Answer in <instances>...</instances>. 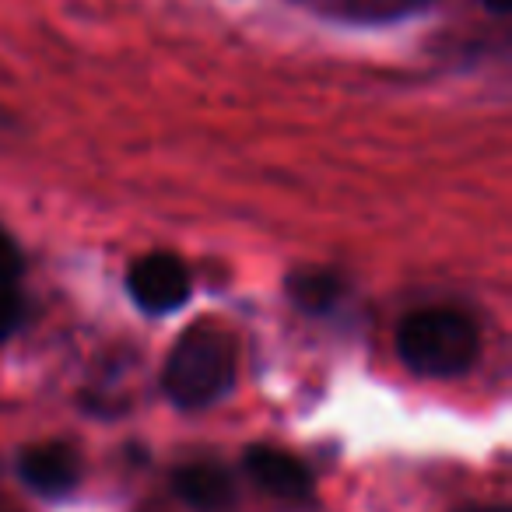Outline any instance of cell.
I'll list each match as a JSON object with an SVG mask.
<instances>
[{
    "label": "cell",
    "mask_w": 512,
    "mask_h": 512,
    "mask_svg": "<svg viewBox=\"0 0 512 512\" xmlns=\"http://www.w3.org/2000/svg\"><path fill=\"white\" fill-rule=\"evenodd\" d=\"M235 383V337L218 323H193L169 351L162 386L172 404L197 411L221 400Z\"/></svg>",
    "instance_id": "cell-1"
},
{
    "label": "cell",
    "mask_w": 512,
    "mask_h": 512,
    "mask_svg": "<svg viewBox=\"0 0 512 512\" xmlns=\"http://www.w3.org/2000/svg\"><path fill=\"white\" fill-rule=\"evenodd\" d=\"M397 351L407 369L418 376L453 379L477 362L481 334L474 320L456 309H421L400 323Z\"/></svg>",
    "instance_id": "cell-2"
},
{
    "label": "cell",
    "mask_w": 512,
    "mask_h": 512,
    "mask_svg": "<svg viewBox=\"0 0 512 512\" xmlns=\"http://www.w3.org/2000/svg\"><path fill=\"white\" fill-rule=\"evenodd\" d=\"M130 299L151 316H162L179 309L190 299V271L172 253H148L134 260L127 271Z\"/></svg>",
    "instance_id": "cell-3"
},
{
    "label": "cell",
    "mask_w": 512,
    "mask_h": 512,
    "mask_svg": "<svg viewBox=\"0 0 512 512\" xmlns=\"http://www.w3.org/2000/svg\"><path fill=\"white\" fill-rule=\"evenodd\" d=\"M18 474L46 498L71 495L81 481V456L71 442H39L18 456Z\"/></svg>",
    "instance_id": "cell-4"
},
{
    "label": "cell",
    "mask_w": 512,
    "mask_h": 512,
    "mask_svg": "<svg viewBox=\"0 0 512 512\" xmlns=\"http://www.w3.org/2000/svg\"><path fill=\"white\" fill-rule=\"evenodd\" d=\"M242 467H246V474L274 498L306 502V498L313 495V474H309V467L299 456L285 453V449H278V446H249Z\"/></svg>",
    "instance_id": "cell-5"
},
{
    "label": "cell",
    "mask_w": 512,
    "mask_h": 512,
    "mask_svg": "<svg viewBox=\"0 0 512 512\" xmlns=\"http://www.w3.org/2000/svg\"><path fill=\"white\" fill-rule=\"evenodd\" d=\"M172 491L193 512H228L235 505V481L221 463H186L172 474Z\"/></svg>",
    "instance_id": "cell-6"
},
{
    "label": "cell",
    "mask_w": 512,
    "mask_h": 512,
    "mask_svg": "<svg viewBox=\"0 0 512 512\" xmlns=\"http://www.w3.org/2000/svg\"><path fill=\"white\" fill-rule=\"evenodd\" d=\"M292 295L302 309H327L337 299V278L334 274H295L292 278Z\"/></svg>",
    "instance_id": "cell-7"
},
{
    "label": "cell",
    "mask_w": 512,
    "mask_h": 512,
    "mask_svg": "<svg viewBox=\"0 0 512 512\" xmlns=\"http://www.w3.org/2000/svg\"><path fill=\"white\" fill-rule=\"evenodd\" d=\"M22 267H25L22 249H18V242L11 239V232L0 228V288H15Z\"/></svg>",
    "instance_id": "cell-8"
},
{
    "label": "cell",
    "mask_w": 512,
    "mask_h": 512,
    "mask_svg": "<svg viewBox=\"0 0 512 512\" xmlns=\"http://www.w3.org/2000/svg\"><path fill=\"white\" fill-rule=\"evenodd\" d=\"M22 316H25L22 295H18L15 288H0V344L15 334Z\"/></svg>",
    "instance_id": "cell-9"
},
{
    "label": "cell",
    "mask_w": 512,
    "mask_h": 512,
    "mask_svg": "<svg viewBox=\"0 0 512 512\" xmlns=\"http://www.w3.org/2000/svg\"><path fill=\"white\" fill-rule=\"evenodd\" d=\"M355 4H362V11H407L414 8V4H425V0H355Z\"/></svg>",
    "instance_id": "cell-10"
},
{
    "label": "cell",
    "mask_w": 512,
    "mask_h": 512,
    "mask_svg": "<svg viewBox=\"0 0 512 512\" xmlns=\"http://www.w3.org/2000/svg\"><path fill=\"white\" fill-rule=\"evenodd\" d=\"M481 4L488 11H495V15H509L512 11V0H481Z\"/></svg>",
    "instance_id": "cell-11"
},
{
    "label": "cell",
    "mask_w": 512,
    "mask_h": 512,
    "mask_svg": "<svg viewBox=\"0 0 512 512\" xmlns=\"http://www.w3.org/2000/svg\"><path fill=\"white\" fill-rule=\"evenodd\" d=\"M460 512H512L509 505H467V509Z\"/></svg>",
    "instance_id": "cell-12"
}]
</instances>
